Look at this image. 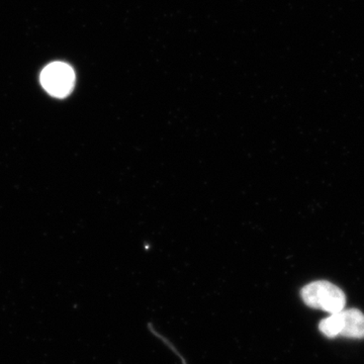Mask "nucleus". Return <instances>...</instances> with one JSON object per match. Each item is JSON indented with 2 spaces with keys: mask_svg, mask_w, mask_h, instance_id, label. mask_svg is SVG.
I'll return each mask as SVG.
<instances>
[{
  "mask_svg": "<svg viewBox=\"0 0 364 364\" xmlns=\"http://www.w3.org/2000/svg\"><path fill=\"white\" fill-rule=\"evenodd\" d=\"M301 296L306 306L331 315L342 312L346 305V296L342 289L326 280L306 284L301 289Z\"/></svg>",
  "mask_w": 364,
  "mask_h": 364,
  "instance_id": "1",
  "label": "nucleus"
},
{
  "mask_svg": "<svg viewBox=\"0 0 364 364\" xmlns=\"http://www.w3.org/2000/svg\"><path fill=\"white\" fill-rule=\"evenodd\" d=\"M75 82V73L70 66L55 62L46 67L41 74V83L50 95L57 97L68 95Z\"/></svg>",
  "mask_w": 364,
  "mask_h": 364,
  "instance_id": "2",
  "label": "nucleus"
},
{
  "mask_svg": "<svg viewBox=\"0 0 364 364\" xmlns=\"http://www.w3.org/2000/svg\"><path fill=\"white\" fill-rule=\"evenodd\" d=\"M341 333L340 336L348 338H364V314L358 309H349L340 312Z\"/></svg>",
  "mask_w": 364,
  "mask_h": 364,
  "instance_id": "3",
  "label": "nucleus"
},
{
  "mask_svg": "<svg viewBox=\"0 0 364 364\" xmlns=\"http://www.w3.org/2000/svg\"><path fill=\"white\" fill-rule=\"evenodd\" d=\"M341 328L340 313L333 314L329 317L321 321L320 324H318V329L328 338H335V337L339 336L340 333H341Z\"/></svg>",
  "mask_w": 364,
  "mask_h": 364,
  "instance_id": "4",
  "label": "nucleus"
}]
</instances>
